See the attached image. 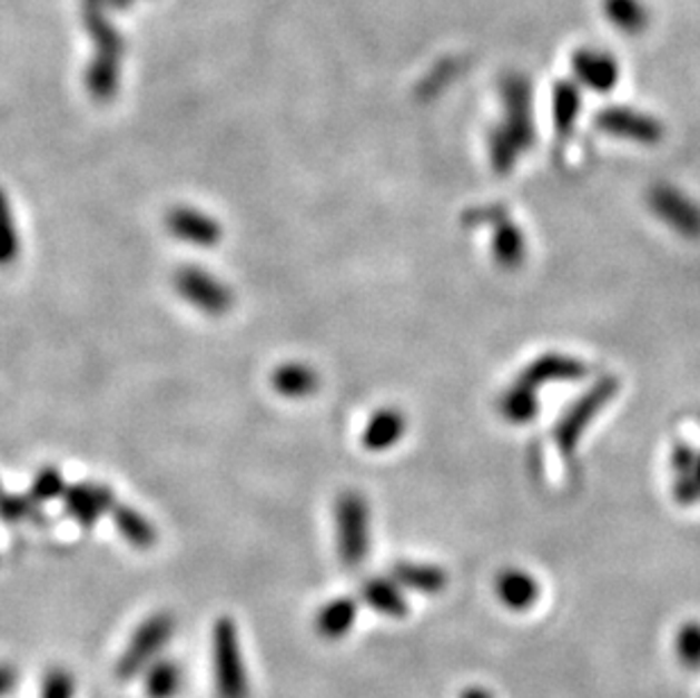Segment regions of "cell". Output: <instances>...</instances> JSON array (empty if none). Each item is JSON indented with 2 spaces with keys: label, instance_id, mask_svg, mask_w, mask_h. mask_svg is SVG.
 Instances as JSON below:
<instances>
[{
  "label": "cell",
  "instance_id": "obj_17",
  "mask_svg": "<svg viewBox=\"0 0 700 698\" xmlns=\"http://www.w3.org/2000/svg\"><path fill=\"white\" fill-rule=\"evenodd\" d=\"M356 619V603L347 597L329 601L325 608H321L315 617V630L323 635L325 640H338L352 628Z\"/></svg>",
  "mask_w": 700,
  "mask_h": 698
},
{
  "label": "cell",
  "instance_id": "obj_25",
  "mask_svg": "<svg viewBox=\"0 0 700 698\" xmlns=\"http://www.w3.org/2000/svg\"><path fill=\"white\" fill-rule=\"evenodd\" d=\"M76 682L73 676L63 669H50L41 685V698H73Z\"/></svg>",
  "mask_w": 700,
  "mask_h": 698
},
{
  "label": "cell",
  "instance_id": "obj_18",
  "mask_svg": "<svg viewBox=\"0 0 700 698\" xmlns=\"http://www.w3.org/2000/svg\"><path fill=\"white\" fill-rule=\"evenodd\" d=\"M363 599L369 608H374L381 615H388V617L406 615V599L402 594V588L395 581H386V579L365 581Z\"/></svg>",
  "mask_w": 700,
  "mask_h": 698
},
{
  "label": "cell",
  "instance_id": "obj_22",
  "mask_svg": "<svg viewBox=\"0 0 700 698\" xmlns=\"http://www.w3.org/2000/svg\"><path fill=\"white\" fill-rule=\"evenodd\" d=\"M63 490H67V483H63L61 472L52 465H46L34 474L28 494L34 503H41V501H50V499L61 497Z\"/></svg>",
  "mask_w": 700,
  "mask_h": 698
},
{
  "label": "cell",
  "instance_id": "obj_23",
  "mask_svg": "<svg viewBox=\"0 0 700 698\" xmlns=\"http://www.w3.org/2000/svg\"><path fill=\"white\" fill-rule=\"evenodd\" d=\"M676 651L684 667L700 669V623L689 621L678 630Z\"/></svg>",
  "mask_w": 700,
  "mask_h": 698
},
{
  "label": "cell",
  "instance_id": "obj_8",
  "mask_svg": "<svg viewBox=\"0 0 700 698\" xmlns=\"http://www.w3.org/2000/svg\"><path fill=\"white\" fill-rule=\"evenodd\" d=\"M61 497L63 505H67V513L85 529L93 527L105 513H111V508L116 503L114 490L96 481H80L67 485Z\"/></svg>",
  "mask_w": 700,
  "mask_h": 698
},
{
  "label": "cell",
  "instance_id": "obj_27",
  "mask_svg": "<svg viewBox=\"0 0 700 698\" xmlns=\"http://www.w3.org/2000/svg\"><path fill=\"white\" fill-rule=\"evenodd\" d=\"M17 685V671L10 665H0V698H6Z\"/></svg>",
  "mask_w": 700,
  "mask_h": 698
},
{
  "label": "cell",
  "instance_id": "obj_5",
  "mask_svg": "<svg viewBox=\"0 0 700 698\" xmlns=\"http://www.w3.org/2000/svg\"><path fill=\"white\" fill-rule=\"evenodd\" d=\"M172 286L184 302L211 317H220L234 306V291L200 266H181L172 277Z\"/></svg>",
  "mask_w": 700,
  "mask_h": 698
},
{
  "label": "cell",
  "instance_id": "obj_21",
  "mask_svg": "<svg viewBox=\"0 0 700 698\" xmlns=\"http://www.w3.org/2000/svg\"><path fill=\"white\" fill-rule=\"evenodd\" d=\"M19 229L12 214L10 198L3 188H0V268H8L19 257Z\"/></svg>",
  "mask_w": 700,
  "mask_h": 698
},
{
  "label": "cell",
  "instance_id": "obj_16",
  "mask_svg": "<svg viewBox=\"0 0 700 698\" xmlns=\"http://www.w3.org/2000/svg\"><path fill=\"white\" fill-rule=\"evenodd\" d=\"M393 579L400 588H408L422 594H437L447 586V574L435 564L400 562L393 569Z\"/></svg>",
  "mask_w": 700,
  "mask_h": 698
},
{
  "label": "cell",
  "instance_id": "obj_20",
  "mask_svg": "<svg viewBox=\"0 0 700 698\" xmlns=\"http://www.w3.org/2000/svg\"><path fill=\"white\" fill-rule=\"evenodd\" d=\"M601 125L608 132L623 135L638 141H655L660 137V127L651 118L630 116V114H605L601 118Z\"/></svg>",
  "mask_w": 700,
  "mask_h": 698
},
{
  "label": "cell",
  "instance_id": "obj_14",
  "mask_svg": "<svg viewBox=\"0 0 700 698\" xmlns=\"http://www.w3.org/2000/svg\"><path fill=\"white\" fill-rule=\"evenodd\" d=\"M496 597L501 599V603L505 608L529 610L538 601L540 588H538L535 579L531 574H526V571L507 569L496 579Z\"/></svg>",
  "mask_w": 700,
  "mask_h": 698
},
{
  "label": "cell",
  "instance_id": "obj_29",
  "mask_svg": "<svg viewBox=\"0 0 700 698\" xmlns=\"http://www.w3.org/2000/svg\"><path fill=\"white\" fill-rule=\"evenodd\" d=\"M693 479L698 483V490H700V454H696V465H693Z\"/></svg>",
  "mask_w": 700,
  "mask_h": 698
},
{
  "label": "cell",
  "instance_id": "obj_12",
  "mask_svg": "<svg viewBox=\"0 0 700 698\" xmlns=\"http://www.w3.org/2000/svg\"><path fill=\"white\" fill-rule=\"evenodd\" d=\"M270 381H273V389L286 400H306L321 389V374H317L310 365L299 363V361H288V363L277 365Z\"/></svg>",
  "mask_w": 700,
  "mask_h": 698
},
{
  "label": "cell",
  "instance_id": "obj_4",
  "mask_svg": "<svg viewBox=\"0 0 700 698\" xmlns=\"http://www.w3.org/2000/svg\"><path fill=\"white\" fill-rule=\"evenodd\" d=\"M175 630V619L168 612H155L135 630L130 645L122 651L116 665V676L120 680H132L146 671L155 658L170 642Z\"/></svg>",
  "mask_w": 700,
  "mask_h": 698
},
{
  "label": "cell",
  "instance_id": "obj_11",
  "mask_svg": "<svg viewBox=\"0 0 700 698\" xmlns=\"http://www.w3.org/2000/svg\"><path fill=\"white\" fill-rule=\"evenodd\" d=\"M406 433V417L397 409H381L376 411L363 431V448L367 452H386L404 438Z\"/></svg>",
  "mask_w": 700,
  "mask_h": 698
},
{
  "label": "cell",
  "instance_id": "obj_7",
  "mask_svg": "<svg viewBox=\"0 0 700 698\" xmlns=\"http://www.w3.org/2000/svg\"><path fill=\"white\" fill-rule=\"evenodd\" d=\"M166 229L172 238L194 247H216L223 240L218 218L194 207H172L166 214Z\"/></svg>",
  "mask_w": 700,
  "mask_h": 698
},
{
  "label": "cell",
  "instance_id": "obj_2",
  "mask_svg": "<svg viewBox=\"0 0 700 698\" xmlns=\"http://www.w3.org/2000/svg\"><path fill=\"white\" fill-rule=\"evenodd\" d=\"M211 656L218 698H247L249 682L243 665L238 628L231 617H220L211 630Z\"/></svg>",
  "mask_w": 700,
  "mask_h": 698
},
{
  "label": "cell",
  "instance_id": "obj_10",
  "mask_svg": "<svg viewBox=\"0 0 700 698\" xmlns=\"http://www.w3.org/2000/svg\"><path fill=\"white\" fill-rule=\"evenodd\" d=\"M492 254L494 262L505 268L515 271L526 259V236L524 232L507 216V209H503L499 216L492 218Z\"/></svg>",
  "mask_w": 700,
  "mask_h": 698
},
{
  "label": "cell",
  "instance_id": "obj_24",
  "mask_svg": "<svg viewBox=\"0 0 700 698\" xmlns=\"http://www.w3.org/2000/svg\"><path fill=\"white\" fill-rule=\"evenodd\" d=\"M34 501L30 494L17 492H0V520L8 524H19L32 515Z\"/></svg>",
  "mask_w": 700,
  "mask_h": 698
},
{
  "label": "cell",
  "instance_id": "obj_9",
  "mask_svg": "<svg viewBox=\"0 0 700 698\" xmlns=\"http://www.w3.org/2000/svg\"><path fill=\"white\" fill-rule=\"evenodd\" d=\"M590 372V367L574 356H566L560 352H549L538 356L533 363L524 367L520 374V381L526 386L540 391L546 384H555V381H579Z\"/></svg>",
  "mask_w": 700,
  "mask_h": 698
},
{
  "label": "cell",
  "instance_id": "obj_15",
  "mask_svg": "<svg viewBox=\"0 0 700 698\" xmlns=\"http://www.w3.org/2000/svg\"><path fill=\"white\" fill-rule=\"evenodd\" d=\"M499 413L505 422L511 424H529L538 417L540 413V400H538V391L526 386L524 381H515V384L507 389L501 397H499Z\"/></svg>",
  "mask_w": 700,
  "mask_h": 698
},
{
  "label": "cell",
  "instance_id": "obj_19",
  "mask_svg": "<svg viewBox=\"0 0 700 698\" xmlns=\"http://www.w3.org/2000/svg\"><path fill=\"white\" fill-rule=\"evenodd\" d=\"M184 685V671L172 660H155L146 669V694L148 698H175L181 691Z\"/></svg>",
  "mask_w": 700,
  "mask_h": 698
},
{
  "label": "cell",
  "instance_id": "obj_3",
  "mask_svg": "<svg viewBox=\"0 0 700 698\" xmlns=\"http://www.w3.org/2000/svg\"><path fill=\"white\" fill-rule=\"evenodd\" d=\"M336 542L347 567H356L369 551V505L361 492L347 490L336 499Z\"/></svg>",
  "mask_w": 700,
  "mask_h": 698
},
{
  "label": "cell",
  "instance_id": "obj_1",
  "mask_svg": "<svg viewBox=\"0 0 700 698\" xmlns=\"http://www.w3.org/2000/svg\"><path fill=\"white\" fill-rule=\"evenodd\" d=\"M619 379L608 374L601 376L592 389H588L574 404H571L553 424V442L566 461H574L579 444L590 429V424L603 413V409L617 397Z\"/></svg>",
  "mask_w": 700,
  "mask_h": 698
},
{
  "label": "cell",
  "instance_id": "obj_6",
  "mask_svg": "<svg viewBox=\"0 0 700 698\" xmlns=\"http://www.w3.org/2000/svg\"><path fill=\"white\" fill-rule=\"evenodd\" d=\"M649 209L676 234L684 238H700V207L682 190L658 184L649 194Z\"/></svg>",
  "mask_w": 700,
  "mask_h": 698
},
{
  "label": "cell",
  "instance_id": "obj_13",
  "mask_svg": "<svg viewBox=\"0 0 700 698\" xmlns=\"http://www.w3.org/2000/svg\"><path fill=\"white\" fill-rule=\"evenodd\" d=\"M111 520H114L120 538L127 544H132L139 551H148L155 547L157 531H155L152 522L144 513H139L137 508L127 505V503H114Z\"/></svg>",
  "mask_w": 700,
  "mask_h": 698
},
{
  "label": "cell",
  "instance_id": "obj_26",
  "mask_svg": "<svg viewBox=\"0 0 700 698\" xmlns=\"http://www.w3.org/2000/svg\"><path fill=\"white\" fill-rule=\"evenodd\" d=\"M696 465V452L691 450V444L687 442H676V448L671 452V468L676 476H687L693 474Z\"/></svg>",
  "mask_w": 700,
  "mask_h": 698
},
{
  "label": "cell",
  "instance_id": "obj_28",
  "mask_svg": "<svg viewBox=\"0 0 700 698\" xmlns=\"http://www.w3.org/2000/svg\"><path fill=\"white\" fill-rule=\"evenodd\" d=\"M463 698H492V696L485 689H470V691L463 694Z\"/></svg>",
  "mask_w": 700,
  "mask_h": 698
}]
</instances>
